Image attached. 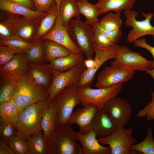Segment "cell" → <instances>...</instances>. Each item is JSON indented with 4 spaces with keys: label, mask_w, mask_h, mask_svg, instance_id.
<instances>
[{
    "label": "cell",
    "mask_w": 154,
    "mask_h": 154,
    "mask_svg": "<svg viewBox=\"0 0 154 154\" xmlns=\"http://www.w3.org/2000/svg\"><path fill=\"white\" fill-rule=\"evenodd\" d=\"M152 63L153 60H148L127 46L118 45L117 55L111 62V66L117 68L145 71L151 69Z\"/></svg>",
    "instance_id": "8"
},
{
    "label": "cell",
    "mask_w": 154,
    "mask_h": 154,
    "mask_svg": "<svg viewBox=\"0 0 154 154\" xmlns=\"http://www.w3.org/2000/svg\"><path fill=\"white\" fill-rule=\"evenodd\" d=\"M84 62L86 69H90L93 67L94 65V58H87L86 59L84 60Z\"/></svg>",
    "instance_id": "47"
},
{
    "label": "cell",
    "mask_w": 154,
    "mask_h": 154,
    "mask_svg": "<svg viewBox=\"0 0 154 154\" xmlns=\"http://www.w3.org/2000/svg\"><path fill=\"white\" fill-rule=\"evenodd\" d=\"M137 0H99L96 4L100 15L110 11L119 13L131 10Z\"/></svg>",
    "instance_id": "23"
},
{
    "label": "cell",
    "mask_w": 154,
    "mask_h": 154,
    "mask_svg": "<svg viewBox=\"0 0 154 154\" xmlns=\"http://www.w3.org/2000/svg\"><path fill=\"white\" fill-rule=\"evenodd\" d=\"M82 108H78L71 114L68 123L75 124L80 128L79 131L85 134L91 129V125L96 114L99 110L98 108L92 104H88Z\"/></svg>",
    "instance_id": "17"
},
{
    "label": "cell",
    "mask_w": 154,
    "mask_h": 154,
    "mask_svg": "<svg viewBox=\"0 0 154 154\" xmlns=\"http://www.w3.org/2000/svg\"><path fill=\"white\" fill-rule=\"evenodd\" d=\"M0 9L3 11L36 20L42 19L47 14V13L31 9L23 5L7 0H0Z\"/></svg>",
    "instance_id": "22"
},
{
    "label": "cell",
    "mask_w": 154,
    "mask_h": 154,
    "mask_svg": "<svg viewBox=\"0 0 154 154\" xmlns=\"http://www.w3.org/2000/svg\"><path fill=\"white\" fill-rule=\"evenodd\" d=\"M0 154H15L9 147L7 142L0 138Z\"/></svg>",
    "instance_id": "45"
},
{
    "label": "cell",
    "mask_w": 154,
    "mask_h": 154,
    "mask_svg": "<svg viewBox=\"0 0 154 154\" xmlns=\"http://www.w3.org/2000/svg\"><path fill=\"white\" fill-rule=\"evenodd\" d=\"M16 54L14 51L9 46L0 45V67L11 60Z\"/></svg>",
    "instance_id": "39"
},
{
    "label": "cell",
    "mask_w": 154,
    "mask_h": 154,
    "mask_svg": "<svg viewBox=\"0 0 154 154\" xmlns=\"http://www.w3.org/2000/svg\"><path fill=\"white\" fill-rule=\"evenodd\" d=\"M0 119V138L7 142L8 139L15 135V126L12 123L4 122Z\"/></svg>",
    "instance_id": "40"
},
{
    "label": "cell",
    "mask_w": 154,
    "mask_h": 154,
    "mask_svg": "<svg viewBox=\"0 0 154 154\" xmlns=\"http://www.w3.org/2000/svg\"><path fill=\"white\" fill-rule=\"evenodd\" d=\"M118 45L115 44L106 48H102L94 43V64L90 69H86L82 74L78 85V88L91 87L95 75L101 66L111 59H114L117 55Z\"/></svg>",
    "instance_id": "12"
},
{
    "label": "cell",
    "mask_w": 154,
    "mask_h": 154,
    "mask_svg": "<svg viewBox=\"0 0 154 154\" xmlns=\"http://www.w3.org/2000/svg\"><path fill=\"white\" fill-rule=\"evenodd\" d=\"M145 72L150 75L154 80V68L152 69H148Z\"/></svg>",
    "instance_id": "48"
},
{
    "label": "cell",
    "mask_w": 154,
    "mask_h": 154,
    "mask_svg": "<svg viewBox=\"0 0 154 154\" xmlns=\"http://www.w3.org/2000/svg\"><path fill=\"white\" fill-rule=\"evenodd\" d=\"M77 5L80 13L86 18L85 22L91 26L99 22L98 17L100 15L98 7L95 4L88 2H77Z\"/></svg>",
    "instance_id": "29"
},
{
    "label": "cell",
    "mask_w": 154,
    "mask_h": 154,
    "mask_svg": "<svg viewBox=\"0 0 154 154\" xmlns=\"http://www.w3.org/2000/svg\"><path fill=\"white\" fill-rule=\"evenodd\" d=\"M67 27L74 43L87 58H93L94 34L92 27L80 18H75L70 21Z\"/></svg>",
    "instance_id": "5"
},
{
    "label": "cell",
    "mask_w": 154,
    "mask_h": 154,
    "mask_svg": "<svg viewBox=\"0 0 154 154\" xmlns=\"http://www.w3.org/2000/svg\"><path fill=\"white\" fill-rule=\"evenodd\" d=\"M99 24L103 28L108 31L121 29L122 23L121 13L109 12L101 19Z\"/></svg>",
    "instance_id": "33"
},
{
    "label": "cell",
    "mask_w": 154,
    "mask_h": 154,
    "mask_svg": "<svg viewBox=\"0 0 154 154\" xmlns=\"http://www.w3.org/2000/svg\"><path fill=\"white\" fill-rule=\"evenodd\" d=\"M56 124L55 108L53 104L50 102L44 113L41 122L45 142L51 133L55 129Z\"/></svg>",
    "instance_id": "28"
},
{
    "label": "cell",
    "mask_w": 154,
    "mask_h": 154,
    "mask_svg": "<svg viewBox=\"0 0 154 154\" xmlns=\"http://www.w3.org/2000/svg\"><path fill=\"white\" fill-rule=\"evenodd\" d=\"M27 142V154H48L43 131L31 136Z\"/></svg>",
    "instance_id": "30"
},
{
    "label": "cell",
    "mask_w": 154,
    "mask_h": 154,
    "mask_svg": "<svg viewBox=\"0 0 154 154\" xmlns=\"http://www.w3.org/2000/svg\"><path fill=\"white\" fill-rule=\"evenodd\" d=\"M32 44L25 53L29 62L34 64L45 62L43 39L42 38L36 39Z\"/></svg>",
    "instance_id": "31"
},
{
    "label": "cell",
    "mask_w": 154,
    "mask_h": 154,
    "mask_svg": "<svg viewBox=\"0 0 154 154\" xmlns=\"http://www.w3.org/2000/svg\"><path fill=\"white\" fill-rule=\"evenodd\" d=\"M3 12L0 15V21L7 26L12 35L32 43L42 19H30L22 15Z\"/></svg>",
    "instance_id": "6"
},
{
    "label": "cell",
    "mask_w": 154,
    "mask_h": 154,
    "mask_svg": "<svg viewBox=\"0 0 154 154\" xmlns=\"http://www.w3.org/2000/svg\"><path fill=\"white\" fill-rule=\"evenodd\" d=\"M12 34L7 26L4 22H0V40L4 39L11 35Z\"/></svg>",
    "instance_id": "44"
},
{
    "label": "cell",
    "mask_w": 154,
    "mask_h": 154,
    "mask_svg": "<svg viewBox=\"0 0 154 154\" xmlns=\"http://www.w3.org/2000/svg\"><path fill=\"white\" fill-rule=\"evenodd\" d=\"M133 132L132 127L126 129L125 127L119 126L112 134L99 138L98 140L101 144L110 147L111 154H135L130 150L131 147L137 142L133 135Z\"/></svg>",
    "instance_id": "7"
},
{
    "label": "cell",
    "mask_w": 154,
    "mask_h": 154,
    "mask_svg": "<svg viewBox=\"0 0 154 154\" xmlns=\"http://www.w3.org/2000/svg\"><path fill=\"white\" fill-rule=\"evenodd\" d=\"M130 150L135 153L154 154V140L151 128H148L145 139L140 143L132 145L130 147Z\"/></svg>",
    "instance_id": "34"
},
{
    "label": "cell",
    "mask_w": 154,
    "mask_h": 154,
    "mask_svg": "<svg viewBox=\"0 0 154 154\" xmlns=\"http://www.w3.org/2000/svg\"><path fill=\"white\" fill-rule=\"evenodd\" d=\"M21 38L12 35L11 36L0 40V45L7 46L12 49L16 53H26L32 45Z\"/></svg>",
    "instance_id": "32"
},
{
    "label": "cell",
    "mask_w": 154,
    "mask_h": 154,
    "mask_svg": "<svg viewBox=\"0 0 154 154\" xmlns=\"http://www.w3.org/2000/svg\"><path fill=\"white\" fill-rule=\"evenodd\" d=\"M94 43L102 48H106L115 44L111 40L106 36L99 34H94Z\"/></svg>",
    "instance_id": "41"
},
{
    "label": "cell",
    "mask_w": 154,
    "mask_h": 154,
    "mask_svg": "<svg viewBox=\"0 0 154 154\" xmlns=\"http://www.w3.org/2000/svg\"><path fill=\"white\" fill-rule=\"evenodd\" d=\"M16 84L10 81L1 83L0 104L14 98L16 90Z\"/></svg>",
    "instance_id": "35"
},
{
    "label": "cell",
    "mask_w": 154,
    "mask_h": 154,
    "mask_svg": "<svg viewBox=\"0 0 154 154\" xmlns=\"http://www.w3.org/2000/svg\"><path fill=\"white\" fill-rule=\"evenodd\" d=\"M123 84L104 88H92L91 87L78 88L77 91L83 106L88 104L96 105L99 110L104 108L110 99L117 96L123 88Z\"/></svg>",
    "instance_id": "10"
},
{
    "label": "cell",
    "mask_w": 154,
    "mask_h": 154,
    "mask_svg": "<svg viewBox=\"0 0 154 154\" xmlns=\"http://www.w3.org/2000/svg\"><path fill=\"white\" fill-rule=\"evenodd\" d=\"M134 45L136 47L145 48L148 51L152 54L153 60L151 69L154 68V47L150 46L146 42L144 38H140L135 40L134 42Z\"/></svg>",
    "instance_id": "43"
},
{
    "label": "cell",
    "mask_w": 154,
    "mask_h": 154,
    "mask_svg": "<svg viewBox=\"0 0 154 154\" xmlns=\"http://www.w3.org/2000/svg\"><path fill=\"white\" fill-rule=\"evenodd\" d=\"M48 96V89L38 84L28 70L17 81L14 98L21 112L31 105L47 101Z\"/></svg>",
    "instance_id": "3"
},
{
    "label": "cell",
    "mask_w": 154,
    "mask_h": 154,
    "mask_svg": "<svg viewBox=\"0 0 154 154\" xmlns=\"http://www.w3.org/2000/svg\"><path fill=\"white\" fill-rule=\"evenodd\" d=\"M94 34H99L104 35L111 40L115 44H118L122 34L121 29L116 31H110L102 27L99 24L91 26Z\"/></svg>",
    "instance_id": "36"
},
{
    "label": "cell",
    "mask_w": 154,
    "mask_h": 154,
    "mask_svg": "<svg viewBox=\"0 0 154 154\" xmlns=\"http://www.w3.org/2000/svg\"><path fill=\"white\" fill-rule=\"evenodd\" d=\"M29 62L25 53H16L11 60L0 67L1 83L10 81L17 83L28 70Z\"/></svg>",
    "instance_id": "15"
},
{
    "label": "cell",
    "mask_w": 154,
    "mask_h": 154,
    "mask_svg": "<svg viewBox=\"0 0 154 154\" xmlns=\"http://www.w3.org/2000/svg\"><path fill=\"white\" fill-rule=\"evenodd\" d=\"M42 38L43 40L48 39L54 41L65 47L72 53L83 55L82 51L71 38L67 26L64 25L62 24L59 13L53 29Z\"/></svg>",
    "instance_id": "16"
},
{
    "label": "cell",
    "mask_w": 154,
    "mask_h": 154,
    "mask_svg": "<svg viewBox=\"0 0 154 154\" xmlns=\"http://www.w3.org/2000/svg\"><path fill=\"white\" fill-rule=\"evenodd\" d=\"M123 12L126 17V26L132 28L127 35V42L133 43L136 40L147 35H151L154 38V26L151 23L154 15L153 13L142 12L141 13L145 19L138 21L136 19L138 13L136 11L129 10L124 11Z\"/></svg>",
    "instance_id": "9"
},
{
    "label": "cell",
    "mask_w": 154,
    "mask_h": 154,
    "mask_svg": "<svg viewBox=\"0 0 154 154\" xmlns=\"http://www.w3.org/2000/svg\"><path fill=\"white\" fill-rule=\"evenodd\" d=\"M20 112L14 98L0 104L1 119L4 122L12 123L15 127Z\"/></svg>",
    "instance_id": "27"
},
{
    "label": "cell",
    "mask_w": 154,
    "mask_h": 154,
    "mask_svg": "<svg viewBox=\"0 0 154 154\" xmlns=\"http://www.w3.org/2000/svg\"><path fill=\"white\" fill-rule=\"evenodd\" d=\"M59 0H54L47 14L41 21L33 40L42 38L48 33L54 27L59 13Z\"/></svg>",
    "instance_id": "21"
},
{
    "label": "cell",
    "mask_w": 154,
    "mask_h": 154,
    "mask_svg": "<svg viewBox=\"0 0 154 154\" xmlns=\"http://www.w3.org/2000/svg\"><path fill=\"white\" fill-rule=\"evenodd\" d=\"M77 2H84L88 1V0H74Z\"/></svg>",
    "instance_id": "49"
},
{
    "label": "cell",
    "mask_w": 154,
    "mask_h": 154,
    "mask_svg": "<svg viewBox=\"0 0 154 154\" xmlns=\"http://www.w3.org/2000/svg\"><path fill=\"white\" fill-rule=\"evenodd\" d=\"M7 142L15 154H27V141L14 135L8 139Z\"/></svg>",
    "instance_id": "37"
},
{
    "label": "cell",
    "mask_w": 154,
    "mask_h": 154,
    "mask_svg": "<svg viewBox=\"0 0 154 154\" xmlns=\"http://www.w3.org/2000/svg\"><path fill=\"white\" fill-rule=\"evenodd\" d=\"M104 108L118 127H125L132 114L130 104L126 99L117 96L109 100Z\"/></svg>",
    "instance_id": "14"
},
{
    "label": "cell",
    "mask_w": 154,
    "mask_h": 154,
    "mask_svg": "<svg viewBox=\"0 0 154 154\" xmlns=\"http://www.w3.org/2000/svg\"><path fill=\"white\" fill-rule=\"evenodd\" d=\"M28 71L38 84L48 89L53 79V71L50 63H28Z\"/></svg>",
    "instance_id": "20"
},
{
    "label": "cell",
    "mask_w": 154,
    "mask_h": 154,
    "mask_svg": "<svg viewBox=\"0 0 154 154\" xmlns=\"http://www.w3.org/2000/svg\"><path fill=\"white\" fill-rule=\"evenodd\" d=\"M59 12L62 23L66 26L72 18L79 19L80 17L76 2L74 0H60Z\"/></svg>",
    "instance_id": "25"
},
{
    "label": "cell",
    "mask_w": 154,
    "mask_h": 154,
    "mask_svg": "<svg viewBox=\"0 0 154 154\" xmlns=\"http://www.w3.org/2000/svg\"><path fill=\"white\" fill-rule=\"evenodd\" d=\"M11 2L23 5L31 9L35 10L32 0H7Z\"/></svg>",
    "instance_id": "46"
},
{
    "label": "cell",
    "mask_w": 154,
    "mask_h": 154,
    "mask_svg": "<svg viewBox=\"0 0 154 154\" xmlns=\"http://www.w3.org/2000/svg\"><path fill=\"white\" fill-rule=\"evenodd\" d=\"M77 88L78 84H71L60 91L51 101L55 110V128L68 123L74 108L81 103Z\"/></svg>",
    "instance_id": "4"
},
{
    "label": "cell",
    "mask_w": 154,
    "mask_h": 154,
    "mask_svg": "<svg viewBox=\"0 0 154 154\" xmlns=\"http://www.w3.org/2000/svg\"><path fill=\"white\" fill-rule=\"evenodd\" d=\"M84 62L73 68L64 72L53 71L52 83L48 89V96L47 101L49 103L55 96L66 87L78 83L86 69Z\"/></svg>",
    "instance_id": "11"
},
{
    "label": "cell",
    "mask_w": 154,
    "mask_h": 154,
    "mask_svg": "<svg viewBox=\"0 0 154 154\" xmlns=\"http://www.w3.org/2000/svg\"><path fill=\"white\" fill-rule=\"evenodd\" d=\"M83 55L71 52L68 55L57 58L50 63L52 70L61 72L70 70L84 60Z\"/></svg>",
    "instance_id": "24"
},
{
    "label": "cell",
    "mask_w": 154,
    "mask_h": 154,
    "mask_svg": "<svg viewBox=\"0 0 154 154\" xmlns=\"http://www.w3.org/2000/svg\"><path fill=\"white\" fill-rule=\"evenodd\" d=\"M76 135L82 146L84 154H111L110 147L101 144L92 130L85 134H82L79 131L76 132Z\"/></svg>",
    "instance_id": "19"
},
{
    "label": "cell",
    "mask_w": 154,
    "mask_h": 154,
    "mask_svg": "<svg viewBox=\"0 0 154 154\" xmlns=\"http://www.w3.org/2000/svg\"><path fill=\"white\" fill-rule=\"evenodd\" d=\"M45 62L50 63L55 59L66 56L71 52L62 45L53 40H43Z\"/></svg>",
    "instance_id": "26"
},
{
    "label": "cell",
    "mask_w": 154,
    "mask_h": 154,
    "mask_svg": "<svg viewBox=\"0 0 154 154\" xmlns=\"http://www.w3.org/2000/svg\"><path fill=\"white\" fill-rule=\"evenodd\" d=\"M118 127L103 108L99 110L96 114L91 128L99 139L111 135Z\"/></svg>",
    "instance_id": "18"
},
{
    "label": "cell",
    "mask_w": 154,
    "mask_h": 154,
    "mask_svg": "<svg viewBox=\"0 0 154 154\" xmlns=\"http://www.w3.org/2000/svg\"><path fill=\"white\" fill-rule=\"evenodd\" d=\"M135 71L106 66L98 74L95 86L96 88L112 87L130 80Z\"/></svg>",
    "instance_id": "13"
},
{
    "label": "cell",
    "mask_w": 154,
    "mask_h": 154,
    "mask_svg": "<svg viewBox=\"0 0 154 154\" xmlns=\"http://www.w3.org/2000/svg\"><path fill=\"white\" fill-rule=\"evenodd\" d=\"M151 100L137 113L136 116L137 118L146 117L147 121L154 119V92L151 93Z\"/></svg>",
    "instance_id": "38"
},
{
    "label": "cell",
    "mask_w": 154,
    "mask_h": 154,
    "mask_svg": "<svg viewBox=\"0 0 154 154\" xmlns=\"http://www.w3.org/2000/svg\"><path fill=\"white\" fill-rule=\"evenodd\" d=\"M54 0H32L35 11L47 13Z\"/></svg>",
    "instance_id": "42"
},
{
    "label": "cell",
    "mask_w": 154,
    "mask_h": 154,
    "mask_svg": "<svg viewBox=\"0 0 154 154\" xmlns=\"http://www.w3.org/2000/svg\"><path fill=\"white\" fill-rule=\"evenodd\" d=\"M72 124L55 128L46 141L48 154H83Z\"/></svg>",
    "instance_id": "2"
},
{
    "label": "cell",
    "mask_w": 154,
    "mask_h": 154,
    "mask_svg": "<svg viewBox=\"0 0 154 154\" xmlns=\"http://www.w3.org/2000/svg\"><path fill=\"white\" fill-rule=\"evenodd\" d=\"M49 103L47 100L40 101L21 111L15 127V135L27 141L31 136L43 131L42 119Z\"/></svg>",
    "instance_id": "1"
}]
</instances>
